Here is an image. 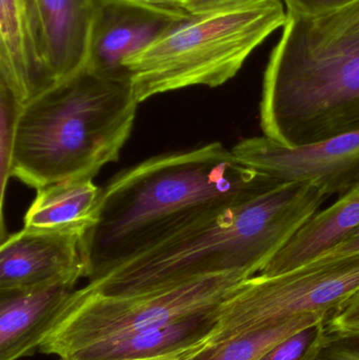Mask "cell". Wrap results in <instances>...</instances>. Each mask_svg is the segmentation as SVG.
I'll list each match as a JSON object with an SVG mask.
<instances>
[{
  "instance_id": "1",
  "label": "cell",
  "mask_w": 359,
  "mask_h": 360,
  "mask_svg": "<svg viewBox=\"0 0 359 360\" xmlns=\"http://www.w3.org/2000/svg\"><path fill=\"white\" fill-rule=\"evenodd\" d=\"M280 184L221 143L145 160L101 188L94 221L81 241L84 277L93 281Z\"/></svg>"
},
{
  "instance_id": "2",
  "label": "cell",
  "mask_w": 359,
  "mask_h": 360,
  "mask_svg": "<svg viewBox=\"0 0 359 360\" xmlns=\"http://www.w3.org/2000/svg\"><path fill=\"white\" fill-rule=\"evenodd\" d=\"M328 198L313 182H280L185 229L84 289L105 295L143 293L200 277L261 272Z\"/></svg>"
},
{
  "instance_id": "3",
  "label": "cell",
  "mask_w": 359,
  "mask_h": 360,
  "mask_svg": "<svg viewBox=\"0 0 359 360\" xmlns=\"http://www.w3.org/2000/svg\"><path fill=\"white\" fill-rule=\"evenodd\" d=\"M138 101L129 78L84 69L21 107L11 176L31 188L93 179L132 133Z\"/></svg>"
},
{
  "instance_id": "4",
  "label": "cell",
  "mask_w": 359,
  "mask_h": 360,
  "mask_svg": "<svg viewBox=\"0 0 359 360\" xmlns=\"http://www.w3.org/2000/svg\"><path fill=\"white\" fill-rule=\"evenodd\" d=\"M263 136L296 148L359 129V35L320 38L288 16L261 89Z\"/></svg>"
},
{
  "instance_id": "5",
  "label": "cell",
  "mask_w": 359,
  "mask_h": 360,
  "mask_svg": "<svg viewBox=\"0 0 359 360\" xmlns=\"http://www.w3.org/2000/svg\"><path fill=\"white\" fill-rule=\"evenodd\" d=\"M287 20L282 0L238 10L188 14L124 63L137 101L141 103L189 86H223Z\"/></svg>"
},
{
  "instance_id": "6",
  "label": "cell",
  "mask_w": 359,
  "mask_h": 360,
  "mask_svg": "<svg viewBox=\"0 0 359 360\" xmlns=\"http://www.w3.org/2000/svg\"><path fill=\"white\" fill-rule=\"evenodd\" d=\"M249 277L246 272L219 273L126 295L75 290L48 326L38 351L67 360L92 345L208 312Z\"/></svg>"
},
{
  "instance_id": "7",
  "label": "cell",
  "mask_w": 359,
  "mask_h": 360,
  "mask_svg": "<svg viewBox=\"0 0 359 360\" xmlns=\"http://www.w3.org/2000/svg\"><path fill=\"white\" fill-rule=\"evenodd\" d=\"M358 291L359 256L320 255L280 274L249 277L217 307L218 319L197 354L299 315H330Z\"/></svg>"
},
{
  "instance_id": "8",
  "label": "cell",
  "mask_w": 359,
  "mask_h": 360,
  "mask_svg": "<svg viewBox=\"0 0 359 360\" xmlns=\"http://www.w3.org/2000/svg\"><path fill=\"white\" fill-rule=\"evenodd\" d=\"M244 164L280 182L309 181L327 196L345 194L359 181V129L301 147H285L266 136L232 148Z\"/></svg>"
},
{
  "instance_id": "9",
  "label": "cell",
  "mask_w": 359,
  "mask_h": 360,
  "mask_svg": "<svg viewBox=\"0 0 359 360\" xmlns=\"http://www.w3.org/2000/svg\"><path fill=\"white\" fill-rule=\"evenodd\" d=\"M187 16L185 11L145 0H95L84 69L130 79L124 63Z\"/></svg>"
},
{
  "instance_id": "10",
  "label": "cell",
  "mask_w": 359,
  "mask_h": 360,
  "mask_svg": "<svg viewBox=\"0 0 359 360\" xmlns=\"http://www.w3.org/2000/svg\"><path fill=\"white\" fill-rule=\"evenodd\" d=\"M82 229H27L8 235L0 247V292L40 287L86 276Z\"/></svg>"
},
{
  "instance_id": "11",
  "label": "cell",
  "mask_w": 359,
  "mask_h": 360,
  "mask_svg": "<svg viewBox=\"0 0 359 360\" xmlns=\"http://www.w3.org/2000/svg\"><path fill=\"white\" fill-rule=\"evenodd\" d=\"M0 86L21 107L56 86L37 0H0Z\"/></svg>"
},
{
  "instance_id": "12",
  "label": "cell",
  "mask_w": 359,
  "mask_h": 360,
  "mask_svg": "<svg viewBox=\"0 0 359 360\" xmlns=\"http://www.w3.org/2000/svg\"><path fill=\"white\" fill-rule=\"evenodd\" d=\"M79 279L67 277L32 289L0 292V360H19L39 350L42 336Z\"/></svg>"
},
{
  "instance_id": "13",
  "label": "cell",
  "mask_w": 359,
  "mask_h": 360,
  "mask_svg": "<svg viewBox=\"0 0 359 360\" xmlns=\"http://www.w3.org/2000/svg\"><path fill=\"white\" fill-rule=\"evenodd\" d=\"M217 307L168 325L92 345L67 360L191 359L216 323Z\"/></svg>"
},
{
  "instance_id": "14",
  "label": "cell",
  "mask_w": 359,
  "mask_h": 360,
  "mask_svg": "<svg viewBox=\"0 0 359 360\" xmlns=\"http://www.w3.org/2000/svg\"><path fill=\"white\" fill-rule=\"evenodd\" d=\"M46 57L56 84L86 67L95 0H37Z\"/></svg>"
},
{
  "instance_id": "15",
  "label": "cell",
  "mask_w": 359,
  "mask_h": 360,
  "mask_svg": "<svg viewBox=\"0 0 359 360\" xmlns=\"http://www.w3.org/2000/svg\"><path fill=\"white\" fill-rule=\"evenodd\" d=\"M359 224V181L324 211H318L259 273L273 276L324 254Z\"/></svg>"
},
{
  "instance_id": "16",
  "label": "cell",
  "mask_w": 359,
  "mask_h": 360,
  "mask_svg": "<svg viewBox=\"0 0 359 360\" xmlns=\"http://www.w3.org/2000/svg\"><path fill=\"white\" fill-rule=\"evenodd\" d=\"M101 188L92 179H73L48 184L37 190L25 213L23 228L82 229L95 219Z\"/></svg>"
},
{
  "instance_id": "17",
  "label": "cell",
  "mask_w": 359,
  "mask_h": 360,
  "mask_svg": "<svg viewBox=\"0 0 359 360\" xmlns=\"http://www.w3.org/2000/svg\"><path fill=\"white\" fill-rule=\"evenodd\" d=\"M328 313H309L253 330L221 342L190 360H259L270 349L299 330L328 319Z\"/></svg>"
},
{
  "instance_id": "18",
  "label": "cell",
  "mask_w": 359,
  "mask_h": 360,
  "mask_svg": "<svg viewBox=\"0 0 359 360\" xmlns=\"http://www.w3.org/2000/svg\"><path fill=\"white\" fill-rule=\"evenodd\" d=\"M327 319L299 330L270 349L259 360H315L330 335Z\"/></svg>"
},
{
  "instance_id": "19",
  "label": "cell",
  "mask_w": 359,
  "mask_h": 360,
  "mask_svg": "<svg viewBox=\"0 0 359 360\" xmlns=\"http://www.w3.org/2000/svg\"><path fill=\"white\" fill-rule=\"evenodd\" d=\"M291 17H294L306 31L316 37L337 38L359 35V0L347 8L320 18Z\"/></svg>"
},
{
  "instance_id": "20",
  "label": "cell",
  "mask_w": 359,
  "mask_h": 360,
  "mask_svg": "<svg viewBox=\"0 0 359 360\" xmlns=\"http://www.w3.org/2000/svg\"><path fill=\"white\" fill-rule=\"evenodd\" d=\"M0 107H1V199L4 207V191L11 177L15 126L21 105L4 86H0Z\"/></svg>"
},
{
  "instance_id": "21",
  "label": "cell",
  "mask_w": 359,
  "mask_h": 360,
  "mask_svg": "<svg viewBox=\"0 0 359 360\" xmlns=\"http://www.w3.org/2000/svg\"><path fill=\"white\" fill-rule=\"evenodd\" d=\"M326 326L329 335L359 334V291L341 308L329 315Z\"/></svg>"
},
{
  "instance_id": "22",
  "label": "cell",
  "mask_w": 359,
  "mask_h": 360,
  "mask_svg": "<svg viewBox=\"0 0 359 360\" xmlns=\"http://www.w3.org/2000/svg\"><path fill=\"white\" fill-rule=\"evenodd\" d=\"M291 16L316 19L351 6L358 0H282Z\"/></svg>"
},
{
  "instance_id": "23",
  "label": "cell",
  "mask_w": 359,
  "mask_h": 360,
  "mask_svg": "<svg viewBox=\"0 0 359 360\" xmlns=\"http://www.w3.org/2000/svg\"><path fill=\"white\" fill-rule=\"evenodd\" d=\"M315 360H359V334L330 335Z\"/></svg>"
},
{
  "instance_id": "24",
  "label": "cell",
  "mask_w": 359,
  "mask_h": 360,
  "mask_svg": "<svg viewBox=\"0 0 359 360\" xmlns=\"http://www.w3.org/2000/svg\"><path fill=\"white\" fill-rule=\"evenodd\" d=\"M322 255L332 256V257L359 256V224Z\"/></svg>"
},
{
  "instance_id": "25",
  "label": "cell",
  "mask_w": 359,
  "mask_h": 360,
  "mask_svg": "<svg viewBox=\"0 0 359 360\" xmlns=\"http://www.w3.org/2000/svg\"><path fill=\"white\" fill-rule=\"evenodd\" d=\"M145 1L151 2V4H160V6H171L181 10V6L183 0H145Z\"/></svg>"
},
{
  "instance_id": "26",
  "label": "cell",
  "mask_w": 359,
  "mask_h": 360,
  "mask_svg": "<svg viewBox=\"0 0 359 360\" xmlns=\"http://www.w3.org/2000/svg\"><path fill=\"white\" fill-rule=\"evenodd\" d=\"M151 360H179V359H151Z\"/></svg>"
}]
</instances>
